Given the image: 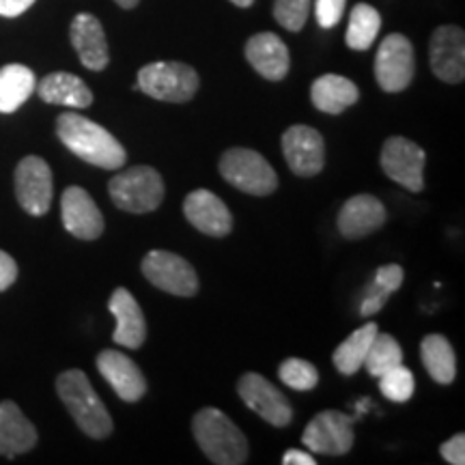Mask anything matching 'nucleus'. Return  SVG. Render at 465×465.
Returning <instances> with one entry per match:
<instances>
[{"mask_svg":"<svg viewBox=\"0 0 465 465\" xmlns=\"http://www.w3.org/2000/svg\"><path fill=\"white\" fill-rule=\"evenodd\" d=\"M380 380V391L383 397L392 403H405V401L411 399V394L416 391V380L414 373L403 364L394 366V369L386 371Z\"/></svg>","mask_w":465,"mask_h":465,"instance_id":"30","label":"nucleus"},{"mask_svg":"<svg viewBox=\"0 0 465 465\" xmlns=\"http://www.w3.org/2000/svg\"><path fill=\"white\" fill-rule=\"evenodd\" d=\"M114 3L119 5L121 9H134L138 3H141V0H114Z\"/></svg>","mask_w":465,"mask_h":465,"instance_id":"40","label":"nucleus"},{"mask_svg":"<svg viewBox=\"0 0 465 465\" xmlns=\"http://www.w3.org/2000/svg\"><path fill=\"white\" fill-rule=\"evenodd\" d=\"M37 444V429L14 401L0 403V455L14 459Z\"/></svg>","mask_w":465,"mask_h":465,"instance_id":"22","label":"nucleus"},{"mask_svg":"<svg viewBox=\"0 0 465 465\" xmlns=\"http://www.w3.org/2000/svg\"><path fill=\"white\" fill-rule=\"evenodd\" d=\"M56 136L86 164L116 171L127 160L124 144L116 141L113 134L78 113H63L58 116Z\"/></svg>","mask_w":465,"mask_h":465,"instance_id":"1","label":"nucleus"},{"mask_svg":"<svg viewBox=\"0 0 465 465\" xmlns=\"http://www.w3.org/2000/svg\"><path fill=\"white\" fill-rule=\"evenodd\" d=\"M420 358L427 373L440 386H449L457 375V356L450 341L441 334H429L420 342Z\"/></svg>","mask_w":465,"mask_h":465,"instance_id":"25","label":"nucleus"},{"mask_svg":"<svg viewBox=\"0 0 465 465\" xmlns=\"http://www.w3.org/2000/svg\"><path fill=\"white\" fill-rule=\"evenodd\" d=\"M388 298H391V291L377 287V284H373V293L369 295V298H364L362 306H360V315L362 317H371L375 315V312H380L383 304H386Z\"/></svg>","mask_w":465,"mask_h":465,"instance_id":"36","label":"nucleus"},{"mask_svg":"<svg viewBox=\"0 0 465 465\" xmlns=\"http://www.w3.org/2000/svg\"><path fill=\"white\" fill-rule=\"evenodd\" d=\"M74 50L78 52L80 63L91 72H102L108 67L110 52L106 33H104L102 22L91 14H78L74 17L72 28H69Z\"/></svg>","mask_w":465,"mask_h":465,"instance_id":"18","label":"nucleus"},{"mask_svg":"<svg viewBox=\"0 0 465 465\" xmlns=\"http://www.w3.org/2000/svg\"><path fill=\"white\" fill-rule=\"evenodd\" d=\"M39 97L45 104H54V106L67 108H89L93 104V93L78 75L67 72L48 74L45 78L35 86Z\"/></svg>","mask_w":465,"mask_h":465,"instance_id":"23","label":"nucleus"},{"mask_svg":"<svg viewBox=\"0 0 465 465\" xmlns=\"http://www.w3.org/2000/svg\"><path fill=\"white\" fill-rule=\"evenodd\" d=\"M97 371L110 383L116 397L125 401V403H136L147 392V380H144L143 371L125 353L114 351V349H104L97 356Z\"/></svg>","mask_w":465,"mask_h":465,"instance_id":"16","label":"nucleus"},{"mask_svg":"<svg viewBox=\"0 0 465 465\" xmlns=\"http://www.w3.org/2000/svg\"><path fill=\"white\" fill-rule=\"evenodd\" d=\"M164 179L151 166H132L114 174L108 183V194L119 209L127 213H149L164 201Z\"/></svg>","mask_w":465,"mask_h":465,"instance_id":"4","label":"nucleus"},{"mask_svg":"<svg viewBox=\"0 0 465 465\" xmlns=\"http://www.w3.org/2000/svg\"><path fill=\"white\" fill-rule=\"evenodd\" d=\"M246 58L267 80H282L289 74V48L274 33H259L248 39Z\"/></svg>","mask_w":465,"mask_h":465,"instance_id":"21","label":"nucleus"},{"mask_svg":"<svg viewBox=\"0 0 465 465\" xmlns=\"http://www.w3.org/2000/svg\"><path fill=\"white\" fill-rule=\"evenodd\" d=\"M17 278V263L11 254L0 250V291H7Z\"/></svg>","mask_w":465,"mask_h":465,"instance_id":"37","label":"nucleus"},{"mask_svg":"<svg viewBox=\"0 0 465 465\" xmlns=\"http://www.w3.org/2000/svg\"><path fill=\"white\" fill-rule=\"evenodd\" d=\"M403 278H405V274H403V267H401V265H397V263L381 265L380 270H377V274H375V284H377V287H381V289H386V291H391V293H394V291H397L401 284H403Z\"/></svg>","mask_w":465,"mask_h":465,"instance_id":"34","label":"nucleus"},{"mask_svg":"<svg viewBox=\"0 0 465 465\" xmlns=\"http://www.w3.org/2000/svg\"><path fill=\"white\" fill-rule=\"evenodd\" d=\"M199 84L196 69L177 61H158L144 65L136 80L138 91H143L144 95L171 104L190 102L199 91Z\"/></svg>","mask_w":465,"mask_h":465,"instance_id":"5","label":"nucleus"},{"mask_svg":"<svg viewBox=\"0 0 465 465\" xmlns=\"http://www.w3.org/2000/svg\"><path fill=\"white\" fill-rule=\"evenodd\" d=\"M108 311L116 319V328L113 334L116 345L127 349L143 347L144 339H147V322H144L141 304H138L130 291L124 287L114 289V293L108 300Z\"/></svg>","mask_w":465,"mask_h":465,"instance_id":"19","label":"nucleus"},{"mask_svg":"<svg viewBox=\"0 0 465 465\" xmlns=\"http://www.w3.org/2000/svg\"><path fill=\"white\" fill-rule=\"evenodd\" d=\"M381 28V15L380 11L371 5L360 3L353 7L351 15H349V26H347V45L351 50L364 52L375 44L377 35Z\"/></svg>","mask_w":465,"mask_h":465,"instance_id":"28","label":"nucleus"},{"mask_svg":"<svg viewBox=\"0 0 465 465\" xmlns=\"http://www.w3.org/2000/svg\"><path fill=\"white\" fill-rule=\"evenodd\" d=\"M440 455L444 457L446 463L450 465H463L465 463V435L457 433L450 440H446L440 446Z\"/></svg>","mask_w":465,"mask_h":465,"instance_id":"35","label":"nucleus"},{"mask_svg":"<svg viewBox=\"0 0 465 465\" xmlns=\"http://www.w3.org/2000/svg\"><path fill=\"white\" fill-rule=\"evenodd\" d=\"M282 463L284 465H315L317 459L306 450H295L291 449L282 455Z\"/></svg>","mask_w":465,"mask_h":465,"instance_id":"39","label":"nucleus"},{"mask_svg":"<svg viewBox=\"0 0 465 465\" xmlns=\"http://www.w3.org/2000/svg\"><path fill=\"white\" fill-rule=\"evenodd\" d=\"M282 153L291 171L298 177H315L323 171V136L311 125H291L282 134Z\"/></svg>","mask_w":465,"mask_h":465,"instance_id":"13","label":"nucleus"},{"mask_svg":"<svg viewBox=\"0 0 465 465\" xmlns=\"http://www.w3.org/2000/svg\"><path fill=\"white\" fill-rule=\"evenodd\" d=\"M278 377L284 386L293 388V391H312L319 383V371L315 364H311L308 360L302 358H289L284 360L278 369Z\"/></svg>","mask_w":465,"mask_h":465,"instance_id":"31","label":"nucleus"},{"mask_svg":"<svg viewBox=\"0 0 465 465\" xmlns=\"http://www.w3.org/2000/svg\"><path fill=\"white\" fill-rule=\"evenodd\" d=\"M377 332H380V330H377V323L371 322L356 330V332L349 334L332 353V362L336 366V371H341L342 375H356L358 371L362 369L364 358L366 353H369V347Z\"/></svg>","mask_w":465,"mask_h":465,"instance_id":"27","label":"nucleus"},{"mask_svg":"<svg viewBox=\"0 0 465 465\" xmlns=\"http://www.w3.org/2000/svg\"><path fill=\"white\" fill-rule=\"evenodd\" d=\"M360 91L351 80L339 74H325L312 83L311 100L325 114H342L358 102Z\"/></svg>","mask_w":465,"mask_h":465,"instance_id":"24","label":"nucleus"},{"mask_svg":"<svg viewBox=\"0 0 465 465\" xmlns=\"http://www.w3.org/2000/svg\"><path fill=\"white\" fill-rule=\"evenodd\" d=\"M183 213L196 231L212 237H224L232 229V216L220 196L209 190H194L185 196Z\"/></svg>","mask_w":465,"mask_h":465,"instance_id":"17","label":"nucleus"},{"mask_svg":"<svg viewBox=\"0 0 465 465\" xmlns=\"http://www.w3.org/2000/svg\"><path fill=\"white\" fill-rule=\"evenodd\" d=\"M35 86H37V78L33 69L17 65V63L5 65L0 69V113L11 114L22 108V104H26L35 93Z\"/></svg>","mask_w":465,"mask_h":465,"instance_id":"26","label":"nucleus"},{"mask_svg":"<svg viewBox=\"0 0 465 465\" xmlns=\"http://www.w3.org/2000/svg\"><path fill=\"white\" fill-rule=\"evenodd\" d=\"M143 276L162 291L179 298H192L199 293V276L194 267L179 254L168 250H151L141 263Z\"/></svg>","mask_w":465,"mask_h":465,"instance_id":"7","label":"nucleus"},{"mask_svg":"<svg viewBox=\"0 0 465 465\" xmlns=\"http://www.w3.org/2000/svg\"><path fill=\"white\" fill-rule=\"evenodd\" d=\"M54 183L48 162L28 155L15 168V196L28 216H45L52 205Z\"/></svg>","mask_w":465,"mask_h":465,"instance_id":"10","label":"nucleus"},{"mask_svg":"<svg viewBox=\"0 0 465 465\" xmlns=\"http://www.w3.org/2000/svg\"><path fill=\"white\" fill-rule=\"evenodd\" d=\"M353 418L336 410H325L306 424L302 444L315 455H347L353 449Z\"/></svg>","mask_w":465,"mask_h":465,"instance_id":"8","label":"nucleus"},{"mask_svg":"<svg viewBox=\"0 0 465 465\" xmlns=\"http://www.w3.org/2000/svg\"><path fill=\"white\" fill-rule=\"evenodd\" d=\"M237 394L250 410L257 411L272 427H287L293 420L289 399L272 381L259 373H246L237 381Z\"/></svg>","mask_w":465,"mask_h":465,"instance_id":"12","label":"nucleus"},{"mask_svg":"<svg viewBox=\"0 0 465 465\" xmlns=\"http://www.w3.org/2000/svg\"><path fill=\"white\" fill-rule=\"evenodd\" d=\"M61 218L67 232L78 240H97L104 232V216L91 194L80 185H69L61 196Z\"/></svg>","mask_w":465,"mask_h":465,"instance_id":"15","label":"nucleus"},{"mask_svg":"<svg viewBox=\"0 0 465 465\" xmlns=\"http://www.w3.org/2000/svg\"><path fill=\"white\" fill-rule=\"evenodd\" d=\"M56 394L65 403L83 431L93 440H106L113 433V418H110L106 405L97 397L95 388L91 386L89 377L83 371L69 369L56 377Z\"/></svg>","mask_w":465,"mask_h":465,"instance_id":"3","label":"nucleus"},{"mask_svg":"<svg viewBox=\"0 0 465 465\" xmlns=\"http://www.w3.org/2000/svg\"><path fill=\"white\" fill-rule=\"evenodd\" d=\"M347 0H315V15L319 26L332 28L341 22L342 14H345Z\"/></svg>","mask_w":465,"mask_h":465,"instance_id":"33","label":"nucleus"},{"mask_svg":"<svg viewBox=\"0 0 465 465\" xmlns=\"http://www.w3.org/2000/svg\"><path fill=\"white\" fill-rule=\"evenodd\" d=\"M416 74V58L411 42L405 35L392 33L380 44L375 56L377 84L386 93H401L410 86Z\"/></svg>","mask_w":465,"mask_h":465,"instance_id":"9","label":"nucleus"},{"mask_svg":"<svg viewBox=\"0 0 465 465\" xmlns=\"http://www.w3.org/2000/svg\"><path fill=\"white\" fill-rule=\"evenodd\" d=\"M192 433L212 463L242 465L248 461L246 435L216 407H203L192 420Z\"/></svg>","mask_w":465,"mask_h":465,"instance_id":"2","label":"nucleus"},{"mask_svg":"<svg viewBox=\"0 0 465 465\" xmlns=\"http://www.w3.org/2000/svg\"><path fill=\"white\" fill-rule=\"evenodd\" d=\"M232 5H237V7H242V9H246V7H250V5L254 3V0H231Z\"/></svg>","mask_w":465,"mask_h":465,"instance_id":"41","label":"nucleus"},{"mask_svg":"<svg viewBox=\"0 0 465 465\" xmlns=\"http://www.w3.org/2000/svg\"><path fill=\"white\" fill-rule=\"evenodd\" d=\"M424 162L427 153L414 141L403 136H392L383 143L381 168L392 182L410 192L424 190Z\"/></svg>","mask_w":465,"mask_h":465,"instance_id":"11","label":"nucleus"},{"mask_svg":"<svg viewBox=\"0 0 465 465\" xmlns=\"http://www.w3.org/2000/svg\"><path fill=\"white\" fill-rule=\"evenodd\" d=\"M308 14H311V0H274L276 22L291 33L304 28Z\"/></svg>","mask_w":465,"mask_h":465,"instance_id":"32","label":"nucleus"},{"mask_svg":"<svg viewBox=\"0 0 465 465\" xmlns=\"http://www.w3.org/2000/svg\"><path fill=\"white\" fill-rule=\"evenodd\" d=\"M35 5V0H0V15L17 17L28 11Z\"/></svg>","mask_w":465,"mask_h":465,"instance_id":"38","label":"nucleus"},{"mask_svg":"<svg viewBox=\"0 0 465 465\" xmlns=\"http://www.w3.org/2000/svg\"><path fill=\"white\" fill-rule=\"evenodd\" d=\"M220 174L237 190L252 196H267L278 188V174L259 151L232 147L220 158Z\"/></svg>","mask_w":465,"mask_h":465,"instance_id":"6","label":"nucleus"},{"mask_svg":"<svg viewBox=\"0 0 465 465\" xmlns=\"http://www.w3.org/2000/svg\"><path fill=\"white\" fill-rule=\"evenodd\" d=\"M399 364H403V349H401L399 341L391 334L377 332L364 358V369L369 371V375L381 377L386 371Z\"/></svg>","mask_w":465,"mask_h":465,"instance_id":"29","label":"nucleus"},{"mask_svg":"<svg viewBox=\"0 0 465 465\" xmlns=\"http://www.w3.org/2000/svg\"><path fill=\"white\" fill-rule=\"evenodd\" d=\"M429 63L441 83L459 84L465 78V33L459 26L435 28L429 44Z\"/></svg>","mask_w":465,"mask_h":465,"instance_id":"14","label":"nucleus"},{"mask_svg":"<svg viewBox=\"0 0 465 465\" xmlns=\"http://www.w3.org/2000/svg\"><path fill=\"white\" fill-rule=\"evenodd\" d=\"M386 223V207L373 194H358L347 199L339 213V231L345 240H362Z\"/></svg>","mask_w":465,"mask_h":465,"instance_id":"20","label":"nucleus"}]
</instances>
